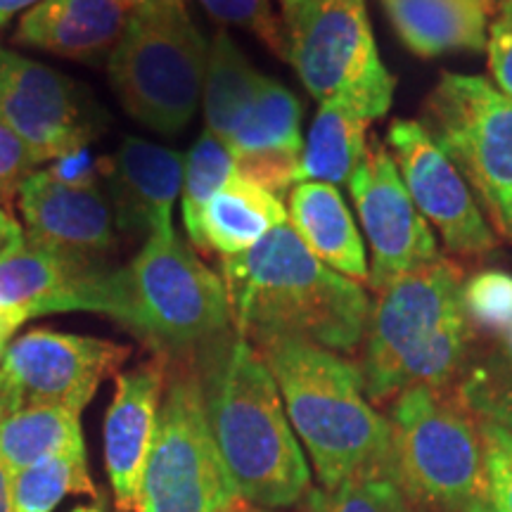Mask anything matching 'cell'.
<instances>
[{"label":"cell","instance_id":"cell-26","mask_svg":"<svg viewBox=\"0 0 512 512\" xmlns=\"http://www.w3.org/2000/svg\"><path fill=\"white\" fill-rule=\"evenodd\" d=\"M81 444V415L60 406L29 403L0 427V460L12 475Z\"/></svg>","mask_w":512,"mask_h":512},{"label":"cell","instance_id":"cell-16","mask_svg":"<svg viewBox=\"0 0 512 512\" xmlns=\"http://www.w3.org/2000/svg\"><path fill=\"white\" fill-rule=\"evenodd\" d=\"M169 361H150L114 377V396L105 415V470L114 503L121 512H133L138 503L143 472L155 441L159 408H162Z\"/></svg>","mask_w":512,"mask_h":512},{"label":"cell","instance_id":"cell-44","mask_svg":"<svg viewBox=\"0 0 512 512\" xmlns=\"http://www.w3.org/2000/svg\"><path fill=\"white\" fill-rule=\"evenodd\" d=\"M501 238L512 242V202H510L508 214H505V221H503V228H501Z\"/></svg>","mask_w":512,"mask_h":512},{"label":"cell","instance_id":"cell-20","mask_svg":"<svg viewBox=\"0 0 512 512\" xmlns=\"http://www.w3.org/2000/svg\"><path fill=\"white\" fill-rule=\"evenodd\" d=\"M126 19L121 0H41L19 17L12 41L64 60L93 62L112 53Z\"/></svg>","mask_w":512,"mask_h":512},{"label":"cell","instance_id":"cell-49","mask_svg":"<svg viewBox=\"0 0 512 512\" xmlns=\"http://www.w3.org/2000/svg\"><path fill=\"white\" fill-rule=\"evenodd\" d=\"M3 354H5V351H0V361H3Z\"/></svg>","mask_w":512,"mask_h":512},{"label":"cell","instance_id":"cell-36","mask_svg":"<svg viewBox=\"0 0 512 512\" xmlns=\"http://www.w3.org/2000/svg\"><path fill=\"white\" fill-rule=\"evenodd\" d=\"M46 171L55 181L72 185V188H102L107 171V157L93 155L91 145H88L83 150L69 152V155L50 162Z\"/></svg>","mask_w":512,"mask_h":512},{"label":"cell","instance_id":"cell-13","mask_svg":"<svg viewBox=\"0 0 512 512\" xmlns=\"http://www.w3.org/2000/svg\"><path fill=\"white\" fill-rule=\"evenodd\" d=\"M408 195L430 226L437 228L446 252L456 259H484L498 247L475 192L434 143L418 119H394L387 143Z\"/></svg>","mask_w":512,"mask_h":512},{"label":"cell","instance_id":"cell-18","mask_svg":"<svg viewBox=\"0 0 512 512\" xmlns=\"http://www.w3.org/2000/svg\"><path fill=\"white\" fill-rule=\"evenodd\" d=\"M185 157L145 138H124L107 157L105 188L121 233L152 235L174 230L171 211L183 188Z\"/></svg>","mask_w":512,"mask_h":512},{"label":"cell","instance_id":"cell-48","mask_svg":"<svg viewBox=\"0 0 512 512\" xmlns=\"http://www.w3.org/2000/svg\"><path fill=\"white\" fill-rule=\"evenodd\" d=\"M252 512H275V510H261V508H252Z\"/></svg>","mask_w":512,"mask_h":512},{"label":"cell","instance_id":"cell-40","mask_svg":"<svg viewBox=\"0 0 512 512\" xmlns=\"http://www.w3.org/2000/svg\"><path fill=\"white\" fill-rule=\"evenodd\" d=\"M24 323H27V320H24L22 316H17V313L0 309V351L8 349L10 337L15 335V332L22 328Z\"/></svg>","mask_w":512,"mask_h":512},{"label":"cell","instance_id":"cell-7","mask_svg":"<svg viewBox=\"0 0 512 512\" xmlns=\"http://www.w3.org/2000/svg\"><path fill=\"white\" fill-rule=\"evenodd\" d=\"M209 43L185 0L128 12L110 53V83L128 117L162 136H178L195 119L204 91Z\"/></svg>","mask_w":512,"mask_h":512},{"label":"cell","instance_id":"cell-29","mask_svg":"<svg viewBox=\"0 0 512 512\" xmlns=\"http://www.w3.org/2000/svg\"><path fill=\"white\" fill-rule=\"evenodd\" d=\"M458 392L477 418L496 422L512 434V358L501 344L472 349Z\"/></svg>","mask_w":512,"mask_h":512},{"label":"cell","instance_id":"cell-38","mask_svg":"<svg viewBox=\"0 0 512 512\" xmlns=\"http://www.w3.org/2000/svg\"><path fill=\"white\" fill-rule=\"evenodd\" d=\"M19 242H24V226L8 209L0 207V256L17 247Z\"/></svg>","mask_w":512,"mask_h":512},{"label":"cell","instance_id":"cell-10","mask_svg":"<svg viewBox=\"0 0 512 512\" xmlns=\"http://www.w3.org/2000/svg\"><path fill=\"white\" fill-rule=\"evenodd\" d=\"M420 124L501 228L512 202V98L484 76L441 74L422 102Z\"/></svg>","mask_w":512,"mask_h":512},{"label":"cell","instance_id":"cell-42","mask_svg":"<svg viewBox=\"0 0 512 512\" xmlns=\"http://www.w3.org/2000/svg\"><path fill=\"white\" fill-rule=\"evenodd\" d=\"M278 3H280V10H283V27L287 34V27H290L294 19L299 17V12L304 10V5L309 3V0H278Z\"/></svg>","mask_w":512,"mask_h":512},{"label":"cell","instance_id":"cell-3","mask_svg":"<svg viewBox=\"0 0 512 512\" xmlns=\"http://www.w3.org/2000/svg\"><path fill=\"white\" fill-rule=\"evenodd\" d=\"M254 349L278 384L292 430L323 489L392 475L389 420L368 401L356 361L292 337L264 339Z\"/></svg>","mask_w":512,"mask_h":512},{"label":"cell","instance_id":"cell-24","mask_svg":"<svg viewBox=\"0 0 512 512\" xmlns=\"http://www.w3.org/2000/svg\"><path fill=\"white\" fill-rule=\"evenodd\" d=\"M264 74L256 72L249 57L228 31H219L209 41L207 74H204V124L211 136L228 145L259 91Z\"/></svg>","mask_w":512,"mask_h":512},{"label":"cell","instance_id":"cell-17","mask_svg":"<svg viewBox=\"0 0 512 512\" xmlns=\"http://www.w3.org/2000/svg\"><path fill=\"white\" fill-rule=\"evenodd\" d=\"M302 117L304 107L297 95L280 81L264 76L247 117L228 140L238 176L283 200L285 192L299 183Z\"/></svg>","mask_w":512,"mask_h":512},{"label":"cell","instance_id":"cell-30","mask_svg":"<svg viewBox=\"0 0 512 512\" xmlns=\"http://www.w3.org/2000/svg\"><path fill=\"white\" fill-rule=\"evenodd\" d=\"M304 512H413V505L392 475H366L332 489H311Z\"/></svg>","mask_w":512,"mask_h":512},{"label":"cell","instance_id":"cell-39","mask_svg":"<svg viewBox=\"0 0 512 512\" xmlns=\"http://www.w3.org/2000/svg\"><path fill=\"white\" fill-rule=\"evenodd\" d=\"M41 0H0V29L8 27L15 17H22L24 12L34 8Z\"/></svg>","mask_w":512,"mask_h":512},{"label":"cell","instance_id":"cell-22","mask_svg":"<svg viewBox=\"0 0 512 512\" xmlns=\"http://www.w3.org/2000/svg\"><path fill=\"white\" fill-rule=\"evenodd\" d=\"M287 223L306 249L356 283H368L366 245L342 192L330 183H297L287 195Z\"/></svg>","mask_w":512,"mask_h":512},{"label":"cell","instance_id":"cell-2","mask_svg":"<svg viewBox=\"0 0 512 512\" xmlns=\"http://www.w3.org/2000/svg\"><path fill=\"white\" fill-rule=\"evenodd\" d=\"M233 330L247 342L292 337L354 354L366 337L370 302L361 283L316 259L290 223L238 256H221Z\"/></svg>","mask_w":512,"mask_h":512},{"label":"cell","instance_id":"cell-27","mask_svg":"<svg viewBox=\"0 0 512 512\" xmlns=\"http://www.w3.org/2000/svg\"><path fill=\"white\" fill-rule=\"evenodd\" d=\"M67 496H95L86 444L12 477V512H53Z\"/></svg>","mask_w":512,"mask_h":512},{"label":"cell","instance_id":"cell-8","mask_svg":"<svg viewBox=\"0 0 512 512\" xmlns=\"http://www.w3.org/2000/svg\"><path fill=\"white\" fill-rule=\"evenodd\" d=\"M133 512H252L211 434L192 361H171Z\"/></svg>","mask_w":512,"mask_h":512},{"label":"cell","instance_id":"cell-11","mask_svg":"<svg viewBox=\"0 0 512 512\" xmlns=\"http://www.w3.org/2000/svg\"><path fill=\"white\" fill-rule=\"evenodd\" d=\"M0 119L38 164L83 150L100 136L98 112L60 72L0 43Z\"/></svg>","mask_w":512,"mask_h":512},{"label":"cell","instance_id":"cell-31","mask_svg":"<svg viewBox=\"0 0 512 512\" xmlns=\"http://www.w3.org/2000/svg\"><path fill=\"white\" fill-rule=\"evenodd\" d=\"M465 316L475 335L503 339L512 332V275L505 271H479L463 285Z\"/></svg>","mask_w":512,"mask_h":512},{"label":"cell","instance_id":"cell-21","mask_svg":"<svg viewBox=\"0 0 512 512\" xmlns=\"http://www.w3.org/2000/svg\"><path fill=\"white\" fill-rule=\"evenodd\" d=\"M399 41L422 60L482 53L496 0H380Z\"/></svg>","mask_w":512,"mask_h":512},{"label":"cell","instance_id":"cell-46","mask_svg":"<svg viewBox=\"0 0 512 512\" xmlns=\"http://www.w3.org/2000/svg\"><path fill=\"white\" fill-rule=\"evenodd\" d=\"M496 342H498V344H501V347H503V351H505V354H508V356L512 358V332H508V335H505L503 339H496Z\"/></svg>","mask_w":512,"mask_h":512},{"label":"cell","instance_id":"cell-5","mask_svg":"<svg viewBox=\"0 0 512 512\" xmlns=\"http://www.w3.org/2000/svg\"><path fill=\"white\" fill-rule=\"evenodd\" d=\"M98 313L166 361H188L197 349L233 330L226 285L176 230L152 235L121 268L100 280Z\"/></svg>","mask_w":512,"mask_h":512},{"label":"cell","instance_id":"cell-33","mask_svg":"<svg viewBox=\"0 0 512 512\" xmlns=\"http://www.w3.org/2000/svg\"><path fill=\"white\" fill-rule=\"evenodd\" d=\"M484 448L486 491L503 512H512V434L496 422L479 418Z\"/></svg>","mask_w":512,"mask_h":512},{"label":"cell","instance_id":"cell-47","mask_svg":"<svg viewBox=\"0 0 512 512\" xmlns=\"http://www.w3.org/2000/svg\"><path fill=\"white\" fill-rule=\"evenodd\" d=\"M72 512H102V510H98V508H88V505H86V508H76V510H72Z\"/></svg>","mask_w":512,"mask_h":512},{"label":"cell","instance_id":"cell-9","mask_svg":"<svg viewBox=\"0 0 512 512\" xmlns=\"http://www.w3.org/2000/svg\"><path fill=\"white\" fill-rule=\"evenodd\" d=\"M287 62L313 100L370 121L392 107L396 79L377 50L366 0H309L287 27Z\"/></svg>","mask_w":512,"mask_h":512},{"label":"cell","instance_id":"cell-19","mask_svg":"<svg viewBox=\"0 0 512 512\" xmlns=\"http://www.w3.org/2000/svg\"><path fill=\"white\" fill-rule=\"evenodd\" d=\"M105 264L64 256L36 242H19L0 256V309L24 320L50 313H98Z\"/></svg>","mask_w":512,"mask_h":512},{"label":"cell","instance_id":"cell-43","mask_svg":"<svg viewBox=\"0 0 512 512\" xmlns=\"http://www.w3.org/2000/svg\"><path fill=\"white\" fill-rule=\"evenodd\" d=\"M463 512H503V510L498 508L489 496H482V498H475L467 508H463Z\"/></svg>","mask_w":512,"mask_h":512},{"label":"cell","instance_id":"cell-34","mask_svg":"<svg viewBox=\"0 0 512 512\" xmlns=\"http://www.w3.org/2000/svg\"><path fill=\"white\" fill-rule=\"evenodd\" d=\"M486 64L496 88L512 98V0H498L486 34Z\"/></svg>","mask_w":512,"mask_h":512},{"label":"cell","instance_id":"cell-23","mask_svg":"<svg viewBox=\"0 0 512 512\" xmlns=\"http://www.w3.org/2000/svg\"><path fill=\"white\" fill-rule=\"evenodd\" d=\"M287 223L283 200L235 171L211 197L202 214L204 247L219 256H238Z\"/></svg>","mask_w":512,"mask_h":512},{"label":"cell","instance_id":"cell-14","mask_svg":"<svg viewBox=\"0 0 512 512\" xmlns=\"http://www.w3.org/2000/svg\"><path fill=\"white\" fill-rule=\"evenodd\" d=\"M128 356L131 347L110 339L36 328L8 344L0 368L19 387L24 406L43 403L81 415Z\"/></svg>","mask_w":512,"mask_h":512},{"label":"cell","instance_id":"cell-25","mask_svg":"<svg viewBox=\"0 0 512 512\" xmlns=\"http://www.w3.org/2000/svg\"><path fill=\"white\" fill-rule=\"evenodd\" d=\"M370 124L373 121L354 110L335 102H320L302 150L299 183H349L368 150Z\"/></svg>","mask_w":512,"mask_h":512},{"label":"cell","instance_id":"cell-41","mask_svg":"<svg viewBox=\"0 0 512 512\" xmlns=\"http://www.w3.org/2000/svg\"><path fill=\"white\" fill-rule=\"evenodd\" d=\"M12 470L0 460V512H12Z\"/></svg>","mask_w":512,"mask_h":512},{"label":"cell","instance_id":"cell-32","mask_svg":"<svg viewBox=\"0 0 512 512\" xmlns=\"http://www.w3.org/2000/svg\"><path fill=\"white\" fill-rule=\"evenodd\" d=\"M216 22L240 27L259 38L273 55L287 60V34L275 17L271 0H200Z\"/></svg>","mask_w":512,"mask_h":512},{"label":"cell","instance_id":"cell-6","mask_svg":"<svg viewBox=\"0 0 512 512\" xmlns=\"http://www.w3.org/2000/svg\"><path fill=\"white\" fill-rule=\"evenodd\" d=\"M392 475L413 508L463 512L486 491L479 418L458 382L413 387L389 403Z\"/></svg>","mask_w":512,"mask_h":512},{"label":"cell","instance_id":"cell-45","mask_svg":"<svg viewBox=\"0 0 512 512\" xmlns=\"http://www.w3.org/2000/svg\"><path fill=\"white\" fill-rule=\"evenodd\" d=\"M121 3L126 5V10H136V8H143V5H150V3H164V0H121Z\"/></svg>","mask_w":512,"mask_h":512},{"label":"cell","instance_id":"cell-37","mask_svg":"<svg viewBox=\"0 0 512 512\" xmlns=\"http://www.w3.org/2000/svg\"><path fill=\"white\" fill-rule=\"evenodd\" d=\"M22 406V392H19L17 384L12 382V377L0 368V427H3V422L8 420L12 413H17Z\"/></svg>","mask_w":512,"mask_h":512},{"label":"cell","instance_id":"cell-1","mask_svg":"<svg viewBox=\"0 0 512 512\" xmlns=\"http://www.w3.org/2000/svg\"><path fill=\"white\" fill-rule=\"evenodd\" d=\"M204 411L230 475L252 508L283 510L311 491L304 448L252 342L228 330L192 354Z\"/></svg>","mask_w":512,"mask_h":512},{"label":"cell","instance_id":"cell-12","mask_svg":"<svg viewBox=\"0 0 512 512\" xmlns=\"http://www.w3.org/2000/svg\"><path fill=\"white\" fill-rule=\"evenodd\" d=\"M347 185L370 247V290H382L401 275L441 259L430 223L415 207L392 152L380 138H370Z\"/></svg>","mask_w":512,"mask_h":512},{"label":"cell","instance_id":"cell-35","mask_svg":"<svg viewBox=\"0 0 512 512\" xmlns=\"http://www.w3.org/2000/svg\"><path fill=\"white\" fill-rule=\"evenodd\" d=\"M41 169L29 147L0 119V204L15 200L19 188L34 171Z\"/></svg>","mask_w":512,"mask_h":512},{"label":"cell","instance_id":"cell-4","mask_svg":"<svg viewBox=\"0 0 512 512\" xmlns=\"http://www.w3.org/2000/svg\"><path fill=\"white\" fill-rule=\"evenodd\" d=\"M463 285V268L441 256L375 292L358 361L373 406L392 403L406 389L460 380L477 339L465 316Z\"/></svg>","mask_w":512,"mask_h":512},{"label":"cell","instance_id":"cell-15","mask_svg":"<svg viewBox=\"0 0 512 512\" xmlns=\"http://www.w3.org/2000/svg\"><path fill=\"white\" fill-rule=\"evenodd\" d=\"M24 238L91 264H105L117 247V221L105 188H72L46 169L31 174L17 192Z\"/></svg>","mask_w":512,"mask_h":512},{"label":"cell","instance_id":"cell-28","mask_svg":"<svg viewBox=\"0 0 512 512\" xmlns=\"http://www.w3.org/2000/svg\"><path fill=\"white\" fill-rule=\"evenodd\" d=\"M235 174V162L228 145L211 136L204 128L183 162L181 214L190 245L200 254H207L202 238V214L211 197L219 192L230 176Z\"/></svg>","mask_w":512,"mask_h":512}]
</instances>
